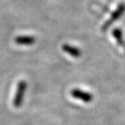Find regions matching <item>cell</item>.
I'll return each mask as SVG.
<instances>
[{
	"label": "cell",
	"mask_w": 125,
	"mask_h": 125,
	"mask_svg": "<svg viewBox=\"0 0 125 125\" xmlns=\"http://www.w3.org/2000/svg\"><path fill=\"white\" fill-rule=\"evenodd\" d=\"M113 35L114 37H115V39L117 40V42H119L120 45H123L124 44V42H123V36H122V31L120 29H115V30L113 31Z\"/></svg>",
	"instance_id": "obj_6"
},
{
	"label": "cell",
	"mask_w": 125,
	"mask_h": 125,
	"mask_svg": "<svg viewBox=\"0 0 125 125\" xmlns=\"http://www.w3.org/2000/svg\"><path fill=\"white\" fill-rule=\"evenodd\" d=\"M14 41L17 45H20V46H30L34 43L36 40H35V37L32 36L24 35V36L16 37Z\"/></svg>",
	"instance_id": "obj_4"
},
{
	"label": "cell",
	"mask_w": 125,
	"mask_h": 125,
	"mask_svg": "<svg viewBox=\"0 0 125 125\" xmlns=\"http://www.w3.org/2000/svg\"><path fill=\"white\" fill-rule=\"evenodd\" d=\"M71 95L75 98L80 99L84 102H89L93 100V96L92 94L87 93V92H83L78 89H72L71 91Z\"/></svg>",
	"instance_id": "obj_3"
},
{
	"label": "cell",
	"mask_w": 125,
	"mask_h": 125,
	"mask_svg": "<svg viewBox=\"0 0 125 125\" xmlns=\"http://www.w3.org/2000/svg\"><path fill=\"white\" fill-rule=\"evenodd\" d=\"M26 87H27V83L25 81H20L18 82L16 94L14 95V98L13 101H12V104L16 108L21 106L24 98V93H25Z\"/></svg>",
	"instance_id": "obj_1"
},
{
	"label": "cell",
	"mask_w": 125,
	"mask_h": 125,
	"mask_svg": "<svg viewBox=\"0 0 125 125\" xmlns=\"http://www.w3.org/2000/svg\"><path fill=\"white\" fill-rule=\"evenodd\" d=\"M124 11H125V4L120 3L119 5V7H117V9L113 12V14L111 15V16L110 17V19L106 22H105V24H103V26H102V31L106 30V29L111 25V24H113L117 20H119V17L124 14Z\"/></svg>",
	"instance_id": "obj_2"
},
{
	"label": "cell",
	"mask_w": 125,
	"mask_h": 125,
	"mask_svg": "<svg viewBox=\"0 0 125 125\" xmlns=\"http://www.w3.org/2000/svg\"><path fill=\"white\" fill-rule=\"evenodd\" d=\"M62 49L64 52L69 54L70 55H72L73 57H79L81 54V52L79 49H77L76 47L69 46V45H67V44H64L63 46H62Z\"/></svg>",
	"instance_id": "obj_5"
}]
</instances>
